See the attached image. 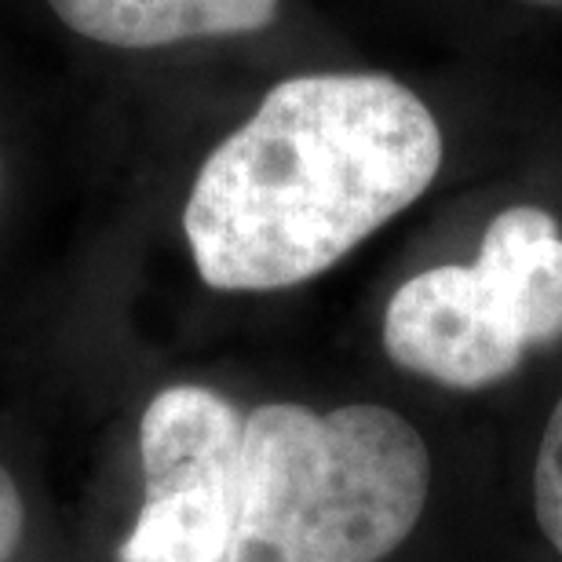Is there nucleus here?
I'll return each mask as SVG.
<instances>
[{
  "mask_svg": "<svg viewBox=\"0 0 562 562\" xmlns=\"http://www.w3.org/2000/svg\"><path fill=\"white\" fill-rule=\"evenodd\" d=\"M431 453L387 406L245 417L227 562H384L417 530Z\"/></svg>",
  "mask_w": 562,
  "mask_h": 562,
  "instance_id": "2",
  "label": "nucleus"
},
{
  "mask_svg": "<svg viewBox=\"0 0 562 562\" xmlns=\"http://www.w3.org/2000/svg\"><path fill=\"white\" fill-rule=\"evenodd\" d=\"M74 33L110 48H165L271 26L281 0H48Z\"/></svg>",
  "mask_w": 562,
  "mask_h": 562,
  "instance_id": "6",
  "label": "nucleus"
},
{
  "mask_svg": "<svg viewBox=\"0 0 562 562\" xmlns=\"http://www.w3.org/2000/svg\"><path fill=\"white\" fill-rule=\"evenodd\" d=\"M438 168V121L395 77H289L201 165L183 209L190 256L220 292L303 285L409 209Z\"/></svg>",
  "mask_w": 562,
  "mask_h": 562,
  "instance_id": "1",
  "label": "nucleus"
},
{
  "mask_svg": "<svg viewBox=\"0 0 562 562\" xmlns=\"http://www.w3.org/2000/svg\"><path fill=\"white\" fill-rule=\"evenodd\" d=\"M384 347L395 366L457 391L501 384L530 351L471 263L413 274L387 303Z\"/></svg>",
  "mask_w": 562,
  "mask_h": 562,
  "instance_id": "4",
  "label": "nucleus"
},
{
  "mask_svg": "<svg viewBox=\"0 0 562 562\" xmlns=\"http://www.w3.org/2000/svg\"><path fill=\"white\" fill-rule=\"evenodd\" d=\"M533 4H552V8H562V0H533Z\"/></svg>",
  "mask_w": 562,
  "mask_h": 562,
  "instance_id": "9",
  "label": "nucleus"
},
{
  "mask_svg": "<svg viewBox=\"0 0 562 562\" xmlns=\"http://www.w3.org/2000/svg\"><path fill=\"white\" fill-rule=\"evenodd\" d=\"M245 417L220 391L165 387L143 413V508L117 562H227Z\"/></svg>",
  "mask_w": 562,
  "mask_h": 562,
  "instance_id": "3",
  "label": "nucleus"
},
{
  "mask_svg": "<svg viewBox=\"0 0 562 562\" xmlns=\"http://www.w3.org/2000/svg\"><path fill=\"white\" fill-rule=\"evenodd\" d=\"M22 530H26V508H22L19 486L0 468V562H11L22 541Z\"/></svg>",
  "mask_w": 562,
  "mask_h": 562,
  "instance_id": "8",
  "label": "nucleus"
},
{
  "mask_svg": "<svg viewBox=\"0 0 562 562\" xmlns=\"http://www.w3.org/2000/svg\"><path fill=\"white\" fill-rule=\"evenodd\" d=\"M533 512L544 537L562 555V398L544 424L541 449L533 460Z\"/></svg>",
  "mask_w": 562,
  "mask_h": 562,
  "instance_id": "7",
  "label": "nucleus"
},
{
  "mask_svg": "<svg viewBox=\"0 0 562 562\" xmlns=\"http://www.w3.org/2000/svg\"><path fill=\"white\" fill-rule=\"evenodd\" d=\"M471 267L526 347L562 340V227L544 209L493 216Z\"/></svg>",
  "mask_w": 562,
  "mask_h": 562,
  "instance_id": "5",
  "label": "nucleus"
}]
</instances>
